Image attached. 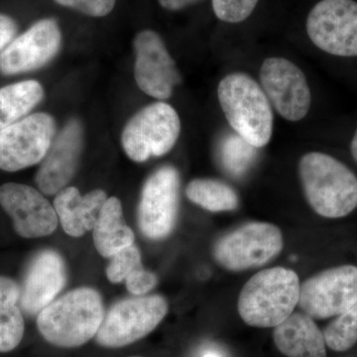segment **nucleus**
Listing matches in <instances>:
<instances>
[{
	"mask_svg": "<svg viewBox=\"0 0 357 357\" xmlns=\"http://www.w3.org/2000/svg\"><path fill=\"white\" fill-rule=\"evenodd\" d=\"M17 31L16 21L10 16L0 13V53L16 38Z\"/></svg>",
	"mask_w": 357,
	"mask_h": 357,
	"instance_id": "30",
	"label": "nucleus"
},
{
	"mask_svg": "<svg viewBox=\"0 0 357 357\" xmlns=\"http://www.w3.org/2000/svg\"><path fill=\"white\" fill-rule=\"evenodd\" d=\"M103 318L100 293L93 288H77L42 310L37 317V328L49 344L74 349L96 337Z\"/></svg>",
	"mask_w": 357,
	"mask_h": 357,
	"instance_id": "1",
	"label": "nucleus"
},
{
	"mask_svg": "<svg viewBox=\"0 0 357 357\" xmlns=\"http://www.w3.org/2000/svg\"><path fill=\"white\" fill-rule=\"evenodd\" d=\"M283 244L276 225L250 222L222 236L213 248V257L227 269L243 271L266 264L281 252Z\"/></svg>",
	"mask_w": 357,
	"mask_h": 357,
	"instance_id": "7",
	"label": "nucleus"
},
{
	"mask_svg": "<svg viewBox=\"0 0 357 357\" xmlns=\"http://www.w3.org/2000/svg\"><path fill=\"white\" fill-rule=\"evenodd\" d=\"M168 302L159 295L141 296L116 303L96 333V342L107 349H119L146 337L168 314Z\"/></svg>",
	"mask_w": 357,
	"mask_h": 357,
	"instance_id": "6",
	"label": "nucleus"
},
{
	"mask_svg": "<svg viewBox=\"0 0 357 357\" xmlns=\"http://www.w3.org/2000/svg\"><path fill=\"white\" fill-rule=\"evenodd\" d=\"M62 32L57 21H37L0 53V73L6 76L41 69L57 56Z\"/></svg>",
	"mask_w": 357,
	"mask_h": 357,
	"instance_id": "14",
	"label": "nucleus"
},
{
	"mask_svg": "<svg viewBox=\"0 0 357 357\" xmlns=\"http://www.w3.org/2000/svg\"><path fill=\"white\" fill-rule=\"evenodd\" d=\"M0 206L11 218L16 234L24 238L50 236L58 227V215L41 192L30 185L6 183L0 187Z\"/></svg>",
	"mask_w": 357,
	"mask_h": 357,
	"instance_id": "15",
	"label": "nucleus"
},
{
	"mask_svg": "<svg viewBox=\"0 0 357 357\" xmlns=\"http://www.w3.org/2000/svg\"><path fill=\"white\" fill-rule=\"evenodd\" d=\"M66 279L64 260L59 253L53 250L38 253L30 263L20 288L21 309L28 314H39L55 301Z\"/></svg>",
	"mask_w": 357,
	"mask_h": 357,
	"instance_id": "17",
	"label": "nucleus"
},
{
	"mask_svg": "<svg viewBox=\"0 0 357 357\" xmlns=\"http://www.w3.org/2000/svg\"><path fill=\"white\" fill-rule=\"evenodd\" d=\"M132 357H141V356H132Z\"/></svg>",
	"mask_w": 357,
	"mask_h": 357,
	"instance_id": "34",
	"label": "nucleus"
},
{
	"mask_svg": "<svg viewBox=\"0 0 357 357\" xmlns=\"http://www.w3.org/2000/svg\"><path fill=\"white\" fill-rule=\"evenodd\" d=\"M180 175L172 166L155 171L143 185L138 225L147 238L159 241L172 232L177 220Z\"/></svg>",
	"mask_w": 357,
	"mask_h": 357,
	"instance_id": "11",
	"label": "nucleus"
},
{
	"mask_svg": "<svg viewBox=\"0 0 357 357\" xmlns=\"http://www.w3.org/2000/svg\"><path fill=\"white\" fill-rule=\"evenodd\" d=\"M351 153L352 158L357 163V128L356 132H354V137H352L351 142Z\"/></svg>",
	"mask_w": 357,
	"mask_h": 357,
	"instance_id": "32",
	"label": "nucleus"
},
{
	"mask_svg": "<svg viewBox=\"0 0 357 357\" xmlns=\"http://www.w3.org/2000/svg\"><path fill=\"white\" fill-rule=\"evenodd\" d=\"M261 88L270 105L288 121H300L311 109L312 95L304 72L285 58L265 59L260 69Z\"/></svg>",
	"mask_w": 357,
	"mask_h": 357,
	"instance_id": "12",
	"label": "nucleus"
},
{
	"mask_svg": "<svg viewBox=\"0 0 357 357\" xmlns=\"http://www.w3.org/2000/svg\"><path fill=\"white\" fill-rule=\"evenodd\" d=\"M133 47L134 77L141 91L161 102L170 98L182 84V76L163 39L153 30H143L134 38Z\"/></svg>",
	"mask_w": 357,
	"mask_h": 357,
	"instance_id": "13",
	"label": "nucleus"
},
{
	"mask_svg": "<svg viewBox=\"0 0 357 357\" xmlns=\"http://www.w3.org/2000/svg\"><path fill=\"white\" fill-rule=\"evenodd\" d=\"M204 357H220L215 352H208V354H204Z\"/></svg>",
	"mask_w": 357,
	"mask_h": 357,
	"instance_id": "33",
	"label": "nucleus"
},
{
	"mask_svg": "<svg viewBox=\"0 0 357 357\" xmlns=\"http://www.w3.org/2000/svg\"><path fill=\"white\" fill-rule=\"evenodd\" d=\"M24 332L20 287L13 279L0 276V354L15 349Z\"/></svg>",
	"mask_w": 357,
	"mask_h": 357,
	"instance_id": "21",
	"label": "nucleus"
},
{
	"mask_svg": "<svg viewBox=\"0 0 357 357\" xmlns=\"http://www.w3.org/2000/svg\"><path fill=\"white\" fill-rule=\"evenodd\" d=\"M259 0H211L213 13L218 20L239 23L248 20Z\"/></svg>",
	"mask_w": 357,
	"mask_h": 357,
	"instance_id": "27",
	"label": "nucleus"
},
{
	"mask_svg": "<svg viewBox=\"0 0 357 357\" xmlns=\"http://www.w3.org/2000/svg\"><path fill=\"white\" fill-rule=\"evenodd\" d=\"M93 243L103 257L110 258L122 249L134 244L132 229L124 222L119 199L112 197L103 204L93 229Z\"/></svg>",
	"mask_w": 357,
	"mask_h": 357,
	"instance_id": "20",
	"label": "nucleus"
},
{
	"mask_svg": "<svg viewBox=\"0 0 357 357\" xmlns=\"http://www.w3.org/2000/svg\"><path fill=\"white\" fill-rule=\"evenodd\" d=\"M44 89L34 79L0 89V131L21 121L44 98Z\"/></svg>",
	"mask_w": 357,
	"mask_h": 357,
	"instance_id": "22",
	"label": "nucleus"
},
{
	"mask_svg": "<svg viewBox=\"0 0 357 357\" xmlns=\"http://www.w3.org/2000/svg\"><path fill=\"white\" fill-rule=\"evenodd\" d=\"M84 143L83 124L79 119H70L42 160L35 177L40 192L54 196L68 187L79 167Z\"/></svg>",
	"mask_w": 357,
	"mask_h": 357,
	"instance_id": "16",
	"label": "nucleus"
},
{
	"mask_svg": "<svg viewBox=\"0 0 357 357\" xmlns=\"http://www.w3.org/2000/svg\"><path fill=\"white\" fill-rule=\"evenodd\" d=\"M107 268V279L112 283H121L135 271L143 267L141 263V255L137 246H128L112 256Z\"/></svg>",
	"mask_w": 357,
	"mask_h": 357,
	"instance_id": "26",
	"label": "nucleus"
},
{
	"mask_svg": "<svg viewBox=\"0 0 357 357\" xmlns=\"http://www.w3.org/2000/svg\"><path fill=\"white\" fill-rule=\"evenodd\" d=\"M218 102L237 135L255 148L266 146L273 133L271 105L261 86L244 73L223 77L218 88Z\"/></svg>",
	"mask_w": 357,
	"mask_h": 357,
	"instance_id": "3",
	"label": "nucleus"
},
{
	"mask_svg": "<svg viewBox=\"0 0 357 357\" xmlns=\"http://www.w3.org/2000/svg\"><path fill=\"white\" fill-rule=\"evenodd\" d=\"M60 6L74 9L91 17H105L115 6L116 0H55Z\"/></svg>",
	"mask_w": 357,
	"mask_h": 357,
	"instance_id": "28",
	"label": "nucleus"
},
{
	"mask_svg": "<svg viewBox=\"0 0 357 357\" xmlns=\"http://www.w3.org/2000/svg\"><path fill=\"white\" fill-rule=\"evenodd\" d=\"M160 6L167 10L178 11L184 9L185 7L202 1V0H158Z\"/></svg>",
	"mask_w": 357,
	"mask_h": 357,
	"instance_id": "31",
	"label": "nucleus"
},
{
	"mask_svg": "<svg viewBox=\"0 0 357 357\" xmlns=\"http://www.w3.org/2000/svg\"><path fill=\"white\" fill-rule=\"evenodd\" d=\"M307 33L319 50L335 57H357V2L321 0L307 18Z\"/></svg>",
	"mask_w": 357,
	"mask_h": 357,
	"instance_id": "9",
	"label": "nucleus"
},
{
	"mask_svg": "<svg viewBox=\"0 0 357 357\" xmlns=\"http://www.w3.org/2000/svg\"><path fill=\"white\" fill-rule=\"evenodd\" d=\"M299 174L307 203L326 218L347 217L357 208V177L340 160L310 152L300 160Z\"/></svg>",
	"mask_w": 357,
	"mask_h": 357,
	"instance_id": "2",
	"label": "nucleus"
},
{
	"mask_svg": "<svg viewBox=\"0 0 357 357\" xmlns=\"http://www.w3.org/2000/svg\"><path fill=\"white\" fill-rule=\"evenodd\" d=\"M107 199L102 190H93L83 196L77 188L68 185L56 195L54 208L66 234L81 237L93 230Z\"/></svg>",
	"mask_w": 357,
	"mask_h": 357,
	"instance_id": "18",
	"label": "nucleus"
},
{
	"mask_svg": "<svg viewBox=\"0 0 357 357\" xmlns=\"http://www.w3.org/2000/svg\"><path fill=\"white\" fill-rule=\"evenodd\" d=\"M324 332L326 344L335 351H345L357 342V303L337 316Z\"/></svg>",
	"mask_w": 357,
	"mask_h": 357,
	"instance_id": "24",
	"label": "nucleus"
},
{
	"mask_svg": "<svg viewBox=\"0 0 357 357\" xmlns=\"http://www.w3.org/2000/svg\"><path fill=\"white\" fill-rule=\"evenodd\" d=\"M223 166L234 175L245 172L255 156V148L239 135H229L222 143Z\"/></svg>",
	"mask_w": 357,
	"mask_h": 357,
	"instance_id": "25",
	"label": "nucleus"
},
{
	"mask_svg": "<svg viewBox=\"0 0 357 357\" xmlns=\"http://www.w3.org/2000/svg\"><path fill=\"white\" fill-rule=\"evenodd\" d=\"M357 303V267L342 265L314 275L301 285L300 309L311 318L338 316Z\"/></svg>",
	"mask_w": 357,
	"mask_h": 357,
	"instance_id": "10",
	"label": "nucleus"
},
{
	"mask_svg": "<svg viewBox=\"0 0 357 357\" xmlns=\"http://www.w3.org/2000/svg\"><path fill=\"white\" fill-rule=\"evenodd\" d=\"M300 279L293 270L274 267L255 274L238 298V312L244 323L255 328L280 325L299 303Z\"/></svg>",
	"mask_w": 357,
	"mask_h": 357,
	"instance_id": "4",
	"label": "nucleus"
},
{
	"mask_svg": "<svg viewBox=\"0 0 357 357\" xmlns=\"http://www.w3.org/2000/svg\"><path fill=\"white\" fill-rule=\"evenodd\" d=\"M57 135L54 117L28 115L0 131V169L17 172L42 162Z\"/></svg>",
	"mask_w": 357,
	"mask_h": 357,
	"instance_id": "8",
	"label": "nucleus"
},
{
	"mask_svg": "<svg viewBox=\"0 0 357 357\" xmlns=\"http://www.w3.org/2000/svg\"><path fill=\"white\" fill-rule=\"evenodd\" d=\"M126 281L128 290L135 296H143L149 293L158 282L156 275L143 267L132 272Z\"/></svg>",
	"mask_w": 357,
	"mask_h": 357,
	"instance_id": "29",
	"label": "nucleus"
},
{
	"mask_svg": "<svg viewBox=\"0 0 357 357\" xmlns=\"http://www.w3.org/2000/svg\"><path fill=\"white\" fill-rule=\"evenodd\" d=\"M180 134L181 119L176 109L164 102H154L129 119L122 131L121 144L129 158L142 163L169 153Z\"/></svg>",
	"mask_w": 357,
	"mask_h": 357,
	"instance_id": "5",
	"label": "nucleus"
},
{
	"mask_svg": "<svg viewBox=\"0 0 357 357\" xmlns=\"http://www.w3.org/2000/svg\"><path fill=\"white\" fill-rule=\"evenodd\" d=\"M185 196L192 203L213 213L236 210L239 203L236 191L215 178L192 180L185 188Z\"/></svg>",
	"mask_w": 357,
	"mask_h": 357,
	"instance_id": "23",
	"label": "nucleus"
},
{
	"mask_svg": "<svg viewBox=\"0 0 357 357\" xmlns=\"http://www.w3.org/2000/svg\"><path fill=\"white\" fill-rule=\"evenodd\" d=\"M273 337L275 345L284 356L326 357L324 333L305 312H293L275 326Z\"/></svg>",
	"mask_w": 357,
	"mask_h": 357,
	"instance_id": "19",
	"label": "nucleus"
}]
</instances>
